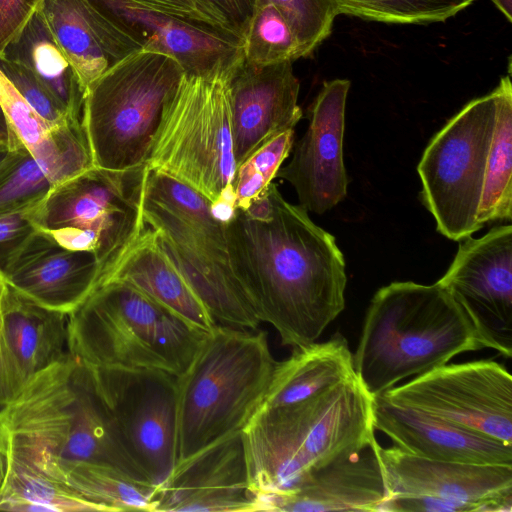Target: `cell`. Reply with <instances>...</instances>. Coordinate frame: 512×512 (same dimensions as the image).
<instances>
[{
    "label": "cell",
    "instance_id": "obj_27",
    "mask_svg": "<svg viewBox=\"0 0 512 512\" xmlns=\"http://www.w3.org/2000/svg\"><path fill=\"white\" fill-rule=\"evenodd\" d=\"M354 377L348 342L337 333L327 341L293 348L288 358L277 361L261 407L295 403Z\"/></svg>",
    "mask_w": 512,
    "mask_h": 512
},
{
    "label": "cell",
    "instance_id": "obj_24",
    "mask_svg": "<svg viewBox=\"0 0 512 512\" xmlns=\"http://www.w3.org/2000/svg\"><path fill=\"white\" fill-rule=\"evenodd\" d=\"M40 11L85 92L107 70L142 49L88 0H43Z\"/></svg>",
    "mask_w": 512,
    "mask_h": 512
},
{
    "label": "cell",
    "instance_id": "obj_43",
    "mask_svg": "<svg viewBox=\"0 0 512 512\" xmlns=\"http://www.w3.org/2000/svg\"><path fill=\"white\" fill-rule=\"evenodd\" d=\"M20 143L21 142L11 131L0 106V146L10 149Z\"/></svg>",
    "mask_w": 512,
    "mask_h": 512
},
{
    "label": "cell",
    "instance_id": "obj_3",
    "mask_svg": "<svg viewBox=\"0 0 512 512\" xmlns=\"http://www.w3.org/2000/svg\"><path fill=\"white\" fill-rule=\"evenodd\" d=\"M0 447L34 465L104 464L151 484L124 450L92 369L70 353L32 377L10 404L0 421Z\"/></svg>",
    "mask_w": 512,
    "mask_h": 512
},
{
    "label": "cell",
    "instance_id": "obj_16",
    "mask_svg": "<svg viewBox=\"0 0 512 512\" xmlns=\"http://www.w3.org/2000/svg\"><path fill=\"white\" fill-rule=\"evenodd\" d=\"M387 498L420 496L463 505L468 512H510L512 465L447 462L418 457L376 441ZM386 500V499H385Z\"/></svg>",
    "mask_w": 512,
    "mask_h": 512
},
{
    "label": "cell",
    "instance_id": "obj_44",
    "mask_svg": "<svg viewBox=\"0 0 512 512\" xmlns=\"http://www.w3.org/2000/svg\"><path fill=\"white\" fill-rule=\"evenodd\" d=\"M494 5L504 14L509 22H512V0H491Z\"/></svg>",
    "mask_w": 512,
    "mask_h": 512
},
{
    "label": "cell",
    "instance_id": "obj_7",
    "mask_svg": "<svg viewBox=\"0 0 512 512\" xmlns=\"http://www.w3.org/2000/svg\"><path fill=\"white\" fill-rule=\"evenodd\" d=\"M184 75L174 58L141 49L87 88L81 125L94 167L146 166L163 108Z\"/></svg>",
    "mask_w": 512,
    "mask_h": 512
},
{
    "label": "cell",
    "instance_id": "obj_31",
    "mask_svg": "<svg viewBox=\"0 0 512 512\" xmlns=\"http://www.w3.org/2000/svg\"><path fill=\"white\" fill-rule=\"evenodd\" d=\"M5 453V452H4ZM1 511L101 512L94 504L39 468L5 453Z\"/></svg>",
    "mask_w": 512,
    "mask_h": 512
},
{
    "label": "cell",
    "instance_id": "obj_42",
    "mask_svg": "<svg viewBox=\"0 0 512 512\" xmlns=\"http://www.w3.org/2000/svg\"><path fill=\"white\" fill-rule=\"evenodd\" d=\"M12 402L13 397L9 388L6 369L0 350V421L4 417Z\"/></svg>",
    "mask_w": 512,
    "mask_h": 512
},
{
    "label": "cell",
    "instance_id": "obj_32",
    "mask_svg": "<svg viewBox=\"0 0 512 512\" xmlns=\"http://www.w3.org/2000/svg\"><path fill=\"white\" fill-rule=\"evenodd\" d=\"M244 61L262 67L300 58L296 37L270 0H256L244 40Z\"/></svg>",
    "mask_w": 512,
    "mask_h": 512
},
{
    "label": "cell",
    "instance_id": "obj_47",
    "mask_svg": "<svg viewBox=\"0 0 512 512\" xmlns=\"http://www.w3.org/2000/svg\"><path fill=\"white\" fill-rule=\"evenodd\" d=\"M7 151H8V148L0 147V163L4 159V157L6 156Z\"/></svg>",
    "mask_w": 512,
    "mask_h": 512
},
{
    "label": "cell",
    "instance_id": "obj_14",
    "mask_svg": "<svg viewBox=\"0 0 512 512\" xmlns=\"http://www.w3.org/2000/svg\"><path fill=\"white\" fill-rule=\"evenodd\" d=\"M142 50L174 58L185 74L229 81L244 62V42L222 27L135 0H88Z\"/></svg>",
    "mask_w": 512,
    "mask_h": 512
},
{
    "label": "cell",
    "instance_id": "obj_2",
    "mask_svg": "<svg viewBox=\"0 0 512 512\" xmlns=\"http://www.w3.org/2000/svg\"><path fill=\"white\" fill-rule=\"evenodd\" d=\"M490 348L468 311L438 282H392L367 309L353 357L356 377L374 397L401 380Z\"/></svg>",
    "mask_w": 512,
    "mask_h": 512
},
{
    "label": "cell",
    "instance_id": "obj_19",
    "mask_svg": "<svg viewBox=\"0 0 512 512\" xmlns=\"http://www.w3.org/2000/svg\"><path fill=\"white\" fill-rule=\"evenodd\" d=\"M236 166L302 117L292 61L254 66L245 61L228 81Z\"/></svg>",
    "mask_w": 512,
    "mask_h": 512
},
{
    "label": "cell",
    "instance_id": "obj_20",
    "mask_svg": "<svg viewBox=\"0 0 512 512\" xmlns=\"http://www.w3.org/2000/svg\"><path fill=\"white\" fill-rule=\"evenodd\" d=\"M375 442L314 470L290 490L256 495V511H380L387 491Z\"/></svg>",
    "mask_w": 512,
    "mask_h": 512
},
{
    "label": "cell",
    "instance_id": "obj_12",
    "mask_svg": "<svg viewBox=\"0 0 512 512\" xmlns=\"http://www.w3.org/2000/svg\"><path fill=\"white\" fill-rule=\"evenodd\" d=\"M90 368L124 450L158 486L177 463V377L158 370Z\"/></svg>",
    "mask_w": 512,
    "mask_h": 512
},
{
    "label": "cell",
    "instance_id": "obj_45",
    "mask_svg": "<svg viewBox=\"0 0 512 512\" xmlns=\"http://www.w3.org/2000/svg\"><path fill=\"white\" fill-rule=\"evenodd\" d=\"M8 283L4 273L0 270V302L7 290Z\"/></svg>",
    "mask_w": 512,
    "mask_h": 512
},
{
    "label": "cell",
    "instance_id": "obj_40",
    "mask_svg": "<svg viewBox=\"0 0 512 512\" xmlns=\"http://www.w3.org/2000/svg\"><path fill=\"white\" fill-rule=\"evenodd\" d=\"M43 0H0V55L20 33Z\"/></svg>",
    "mask_w": 512,
    "mask_h": 512
},
{
    "label": "cell",
    "instance_id": "obj_15",
    "mask_svg": "<svg viewBox=\"0 0 512 512\" xmlns=\"http://www.w3.org/2000/svg\"><path fill=\"white\" fill-rule=\"evenodd\" d=\"M468 311L490 348L512 355V226L467 237L437 281Z\"/></svg>",
    "mask_w": 512,
    "mask_h": 512
},
{
    "label": "cell",
    "instance_id": "obj_1",
    "mask_svg": "<svg viewBox=\"0 0 512 512\" xmlns=\"http://www.w3.org/2000/svg\"><path fill=\"white\" fill-rule=\"evenodd\" d=\"M226 229L234 272L259 321L284 346L316 342L345 308V260L334 236L273 182Z\"/></svg>",
    "mask_w": 512,
    "mask_h": 512
},
{
    "label": "cell",
    "instance_id": "obj_29",
    "mask_svg": "<svg viewBox=\"0 0 512 512\" xmlns=\"http://www.w3.org/2000/svg\"><path fill=\"white\" fill-rule=\"evenodd\" d=\"M32 465L67 485L101 512L155 511L157 486L138 481L115 467L90 462Z\"/></svg>",
    "mask_w": 512,
    "mask_h": 512
},
{
    "label": "cell",
    "instance_id": "obj_6",
    "mask_svg": "<svg viewBox=\"0 0 512 512\" xmlns=\"http://www.w3.org/2000/svg\"><path fill=\"white\" fill-rule=\"evenodd\" d=\"M209 332L119 282L98 286L68 314L69 353L94 368L181 376Z\"/></svg>",
    "mask_w": 512,
    "mask_h": 512
},
{
    "label": "cell",
    "instance_id": "obj_38",
    "mask_svg": "<svg viewBox=\"0 0 512 512\" xmlns=\"http://www.w3.org/2000/svg\"><path fill=\"white\" fill-rule=\"evenodd\" d=\"M32 207L0 212V270L3 273L36 232L28 214Z\"/></svg>",
    "mask_w": 512,
    "mask_h": 512
},
{
    "label": "cell",
    "instance_id": "obj_37",
    "mask_svg": "<svg viewBox=\"0 0 512 512\" xmlns=\"http://www.w3.org/2000/svg\"><path fill=\"white\" fill-rule=\"evenodd\" d=\"M0 71L25 101L47 122L56 126L78 125L46 87L26 67L0 57Z\"/></svg>",
    "mask_w": 512,
    "mask_h": 512
},
{
    "label": "cell",
    "instance_id": "obj_33",
    "mask_svg": "<svg viewBox=\"0 0 512 512\" xmlns=\"http://www.w3.org/2000/svg\"><path fill=\"white\" fill-rule=\"evenodd\" d=\"M474 0H332L337 15L366 20L424 24L443 22L469 6Z\"/></svg>",
    "mask_w": 512,
    "mask_h": 512
},
{
    "label": "cell",
    "instance_id": "obj_10",
    "mask_svg": "<svg viewBox=\"0 0 512 512\" xmlns=\"http://www.w3.org/2000/svg\"><path fill=\"white\" fill-rule=\"evenodd\" d=\"M495 119L493 90L455 114L430 140L418 164L422 203L437 231L451 240L482 228L477 214Z\"/></svg>",
    "mask_w": 512,
    "mask_h": 512
},
{
    "label": "cell",
    "instance_id": "obj_39",
    "mask_svg": "<svg viewBox=\"0 0 512 512\" xmlns=\"http://www.w3.org/2000/svg\"><path fill=\"white\" fill-rule=\"evenodd\" d=\"M225 30L245 40L256 0H198Z\"/></svg>",
    "mask_w": 512,
    "mask_h": 512
},
{
    "label": "cell",
    "instance_id": "obj_9",
    "mask_svg": "<svg viewBox=\"0 0 512 512\" xmlns=\"http://www.w3.org/2000/svg\"><path fill=\"white\" fill-rule=\"evenodd\" d=\"M142 219L158 248L204 303L217 324L257 329V318L236 277L226 225L210 211V201L197 196L175 209L142 194Z\"/></svg>",
    "mask_w": 512,
    "mask_h": 512
},
{
    "label": "cell",
    "instance_id": "obj_18",
    "mask_svg": "<svg viewBox=\"0 0 512 512\" xmlns=\"http://www.w3.org/2000/svg\"><path fill=\"white\" fill-rule=\"evenodd\" d=\"M156 512H252L256 494L246 459L243 429L178 461L157 486Z\"/></svg>",
    "mask_w": 512,
    "mask_h": 512
},
{
    "label": "cell",
    "instance_id": "obj_21",
    "mask_svg": "<svg viewBox=\"0 0 512 512\" xmlns=\"http://www.w3.org/2000/svg\"><path fill=\"white\" fill-rule=\"evenodd\" d=\"M373 427L409 454L437 461L512 465V445L409 407L372 397Z\"/></svg>",
    "mask_w": 512,
    "mask_h": 512
},
{
    "label": "cell",
    "instance_id": "obj_11",
    "mask_svg": "<svg viewBox=\"0 0 512 512\" xmlns=\"http://www.w3.org/2000/svg\"><path fill=\"white\" fill-rule=\"evenodd\" d=\"M145 167L129 171L93 167L54 185L29 210L37 230L73 228L96 240L97 286L145 227L141 212Z\"/></svg>",
    "mask_w": 512,
    "mask_h": 512
},
{
    "label": "cell",
    "instance_id": "obj_34",
    "mask_svg": "<svg viewBox=\"0 0 512 512\" xmlns=\"http://www.w3.org/2000/svg\"><path fill=\"white\" fill-rule=\"evenodd\" d=\"M53 186L37 160L20 143L8 149L0 163V212L30 208Z\"/></svg>",
    "mask_w": 512,
    "mask_h": 512
},
{
    "label": "cell",
    "instance_id": "obj_25",
    "mask_svg": "<svg viewBox=\"0 0 512 512\" xmlns=\"http://www.w3.org/2000/svg\"><path fill=\"white\" fill-rule=\"evenodd\" d=\"M0 106L11 131L53 185L94 167L82 126H56L47 122L1 71Z\"/></svg>",
    "mask_w": 512,
    "mask_h": 512
},
{
    "label": "cell",
    "instance_id": "obj_4",
    "mask_svg": "<svg viewBox=\"0 0 512 512\" xmlns=\"http://www.w3.org/2000/svg\"><path fill=\"white\" fill-rule=\"evenodd\" d=\"M371 403L354 377L295 403L259 408L243 428L254 493L290 490L314 470L371 446Z\"/></svg>",
    "mask_w": 512,
    "mask_h": 512
},
{
    "label": "cell",
    "instance_id": "obj_41",
    "mask_svg": "<svg viewBox=\"0 0 512 512\" xmlns=\"http://www.w3.org/2000/svg\"><path fill=\"white\" fill-rule=\"evenodd\" d=\"M187 18L221 27L201 6L198 0H135Z\"/></svg>",
    "mask_w": 512,
    "mask_h": 512
},
{
    "label": "cell",
    "instance_id": "obj_13",
    "mask_svg": "<svg viewBox=\"0 0 512 512\" xmlns=\"http://www.w3.org/2000/svg\"><path fill=\"white\" fill-rule=\"evenodd\" d=\"M380 395L512 445V377L495 361L445 364Z\"/></svg>",
    "mask_w": 512,
    "mask_h": 512
},
{
    "label": "cell",
    "instance_id": "obj_46",
    "mask_svg": "<svg viewBox=\"0 0 512 512\" xmlns=\"http://www.w3.org/2000/svg\"><path fill=\"white\" fill-rule=\"evenodd\" d=\"M4 472H5V453H4L3 449L0 447V488L2 485Z\"/></svg>",
    "mask_w": 512,
    "mask_h": 512
},
{
    "label": "cell",
    "instance_id": "obj_36",
    "mask_svg": "<svg viewBox=\"0 0 512 512\" xmlns=\"http://www.w3.org/2000/svg\"><path fill=\"white\" fill-rule=\"evenodd\" d=\"M289 23L300 57L310 55L331 33L337 16L332 0H270Z\"/></svg>",
    "mask_w": 512,
    "mask_h": 512
},
{
    "label": "cell",
    "instance_id": "obj_28",
    "mask_svg": "<svg viewBox=\"0 0 512 512\" xmlns=\"http://www.w3.org/2000/svg\"><path fill=\"white\" fill-rule=\"evenodd\" d=\"M0 57L29 69L70 116L81 122L85 89L40 8Z\"/></svg>",
    "mask_w": 512,
    "mask_h": 512
},
{
    "label": "cell",
    "instance_id": "obj_23",
    "mask_svg": "<svg viewBox=\"0 0 512 512\" xmlns=\"http://www.w3.org/2000/svg\"><path fill=\"white\" fill-rule=\"evenodd\" d=\"M0 350L14 401L32 377L69 354L68 314L8 285L0 302Z\"/></svg>",
    "mask_w": 512,
    "mask_h": 512
},
{
    "label": "cell",
    "instance_id": "obj_8",
    "mask_svg": "<svg viewBox=\"0 0 512 512\" xmlns=\"http://www.w3.org/2000/svg\"><path fill=\"white\" fill-rule=\"evenodd\" d=\"M146 167L210 202L233 187L237 166L227 80L183 76L163 108Z\"/></svg>",
    "mask_w": 512,
    "mask_h": 512
},
{
    "label": "cell",
    "instance_id": "obj_26",
    "mask_svg": "<svg viewBox=\"0 0 512 512\" xmlns=\"http://www.w3.org/2000/svg\"><path fill=\"white\" fill-rule=\"evenodd\" d=\"M107 282H119L135 288L206 332H211L218 325L176 267L158 248L152 232L146 227L98 286Z\"/></svg>",
    "mask_w": 512,
    "mask_h": 512
},
{
    "label": "cell",
    "instance_id": "obj_30",
    "mask_svg": "<svg viewBox=\"0 0 512 512\" xmlns=\"http://www.w3.org/2000/svg\"><path fill=\"white\" fill-rule=\"evenodd\" d=\"M496 119L488 151L477 220L486 223L512 218V84L510 75L494 89Z\"/></svg>",
    "mask_w": 512,
    "mask_h": 512
},
{
    "label": "cell",
    "instance_id": "obj_48",
    "mask_svg": "<svg viewBox=\"0 0 512 512\" xmlns=\"http://www.w3.org/2000/svg\"><path fill=\"white\" fill-rule=\"evenodd\" d=\"M0 147H3V146H0ZM7 148V147H6Z\"/></svg>",
    "mask_w": 512,
    "mask_h": 512
},
{
    "label": "cell",
    "instance_id": "obj_22",
    "mask_svg": "<svg viewBox=\"0 0 512 512\" xmlns=\"http://www.w3.org/2000/svg\"><path fill=\"white\" fill-rule=\"evenodd\" d=\"M4 275L18 293L69 314L97 287L100 265L94 253L65 249L36 230Z\"/></svg>",
    "mask_w": 512,
    "mask_h": 512
},
{
    "label": "cell",
    "instance_id": "obj_5",
    "mask_svg": "<svg viewBox=\"0 0 512 512\" xmlns=\"http://www.w3.org/2000/svg\"><path fill=\"white\" fill-rule=\"evenodd\" d=\"M276 362L263 330L218 324L208 333L177 377V462L248 424Z\"/></svg>",
    "mask_w": 512,
    "mask_h": 512
},
{
    "label": "cell",
    "instance_id": "obj_35",
    "mask_svg": "<svg viewBox=\"0 0 512 512\" xmlns=\"http://www.w3.org/2000/svg\"><path fill=\"white\" fill-rule=\"evenodd\" d=\"M294 129L284 131L262 145L237 168L233 180L236 207L245 210L267 189L291 152Z\"/></svg>",
    "mask_w": 512,
    "mask_h": 512
},
{
    "label": "cell",
    "instance_id": "obj_17",
    "mask_svg": "<svg viewBox=\"0 0 512 512\" xmlns=\"http://www.w3.org/2000/svg\"><path fill=\"white\" fill-rule=\"evenodd\" d=\"M351 82L325 81L309 109V125L276 177L289 182L307 212L323 214L347 195L343 160L345 107Z\"/></svg>",
    "mask_w": 512,
    "mask_h": 512
}]
</instances>
